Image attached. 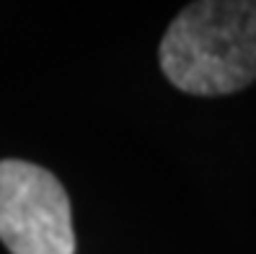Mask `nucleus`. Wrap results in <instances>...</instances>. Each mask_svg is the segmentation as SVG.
Masks as SVG:
<instances>
[{
	"label": "nucleus",
	"instance_id": "obj_1",
	"mask_svg": "<svg viewBox=\"0 0 256 254\" xmlns=\"http://www.w3.org/2000/svg\"><path fill=\"white\" fill-rule=\"evenodd\" d=\"M160 68L176 88L222 96L256 81V0L186 6L160 42Z\"/></svg>",
	"mask_w": 256,
	"mask_h": 254
},
{
	"label": "nucleus",
	"instance_id": "obj_2",
	"mask_svg": "<svg viewBox=\"0 0 256 254\" xmlns=\"http://www.w3.org/2000/svg\"><path fill=\"white\" fill-rule=\"evenodd\" d=\"M0 241L10 254H75L70 200L52 171L0 161Z\"/></svg>",
	"mask_w": 256,
	"mask_h": 254
}]
</instances>
